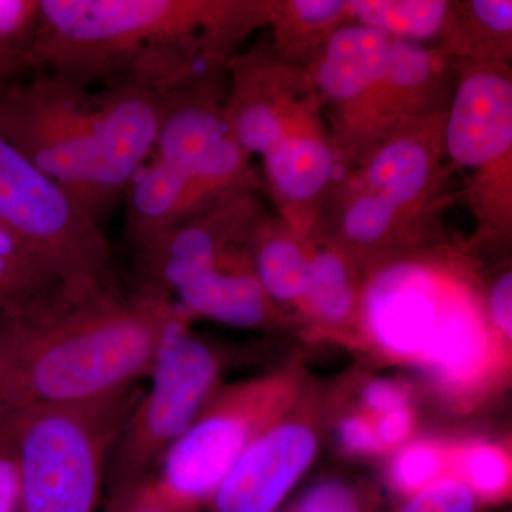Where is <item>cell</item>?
<instances>
[{
  "instance_id": "obj_35",
  "label": "cell",
  "mask_w": 512,
  "mask_h": 512,
  "mask_svg": "<svg viewBox=\"0 0 512 512\" xmlns=\"http://www.w3.org/2000/svg\"><path fill=\"white\" fill-rule=\"evenodd\" d=\"M412 423L413 417L409 407L383 414L376 431L382 446H394L406 439L412 430Z\"/></svg>"
},
{
  "instance_id": "obj_7",
  "label": "cell",
  "mask_w": 512,
  "mask_h": 512,
  "mask_svg": "<svg viewBox=\"0 0 512 512\" xmlns=\"http://www.w3.org/2000/svg\"><path fill=\"white\" fill-rule=\"evenodd\" d=\"M138 384L80 404L23 406L0 431L19 473L16 512H96L111 448L140 400Z\"/></svg>"
},
{
  "instance_id": "obj_18",
  "label": "cell",
  "mask_w": 512,
  "mask_h": 512,
  "mask_svg": "<svg viewBox=\"0 0 512 512\" xmlns=\"http://www.w3.org/2000/svg\"><path fill=\"white\" fill-rule=\"evenodd\" d=\"M350 22L349 0H272L269 47L282 62L308 69L330 37Z\"/></svg>"
},
{
  "instance_id": "obj_4",
  "label": "cell",
  "mask_w": 512,
  "mask_h": 512,
  "mask_svg": "<svg viewBox=\"0 0 512 512\" xmlns=\"http://www.w3.org/2000/svg\"><path fill=\"white\" fill-rule=\"evenodd\" d=\"M225 117L238 146L261 157L279 218L302 237L316 235L342 168L308 69L282 62L269 45L241 50L227 64Z\"/></svg>"
},
{
  "instance_id": "obj_30",
  "label": "cell",
  "mask_w": 512,
  "mask_h": 512,
  "mask_svg": "<svg viewBox=\"0 0 512 512\" xmlns=\"http://www.w3.org/2000/svg\"><path fill=\"white\" fill-rule=\"evenodd\" d=\"M490 315L494 325L505 336H512V274L504 272L490 292Z\"/></svg>"
},
{
  "instance_id": "obj_33",
  "label": "cell",
  "mask_w": 512,
  "mask_h": 512,
  "mask_svg": "<svg viewBox=\"0 0 512 512\" xmlns=\"http://www.w3.org/2000/svg\"><path fill=\"white\" fill-rule=\"evenodd\" d=\"M365 400L373 412L386 414L407 407V396L403 390L389 382H373L366 387Z\"/></svg>"
},
{
  "instance_id": "obj_27",
  "label": "cell",
  "mask_w": 512,
  "mask_h": 512,
  "mask_svg": "<svg viewBox=\"0 0 512 512\" xmlns=\"http://www.w3.org/2000/svg\"><path fill=\"white\" fill-rule=\"evenodd\" d=\"M26 404L12 332L8 322L0 320V431Z\"/></svg>"
},
{
  "instance_id": "obj_11",
  "label": "cell",
  "mask_w": 512,
  "mask_h": 512,
  "mask_svg": "<svg viewBox=\"0 0 512 512\" xmlns=\"http://www.w3.org/2000/svg\"><path fill=\"white\" fill-rule=\"evenodd\" d=\"M0 231L67 285L110 278L104 229L0 133Z\"/></svg>"
},
{
  "instance_id": "obj_29",
  "label": "cell",
  "mask_w": 512,
  "mask_h": 512,
  "mask_svg": "<svg viewBox=\"0 0 512 512\" xmlns=\"http://www.w3.org/2000/svg\"><path fill=\"white\" fill-rule=\"evenodd\" d=\"M109 497V512H173L154 493L150 477Z\"/></svg>"
},
{
  "instance_id": "obj_26",
  "label": "cell",
  "mask_w": 512,
  "mask_h": 512,
  "mask_svg": "<svg viewBox=\"0 0 512 512\" xmlns=\"http://www.w3.org/2000/svg\"><path fill=\"white\" fill-rule=\"evenodd\" d=\"M441 468L439 451L417 444L406 448L393 463V483L404 493H419L437 480Z\"/></svg>"
},
{
  "instance_id": "obj_32",
  "label": "cell",
  "mask_w": 512,
  "mask_h": 512,
  "mask_svg": "<svg viewBox=\"0 0 512 512\" xmlns=\"http://www.w3.org/2000/svg\"><path fill=\"white\" fill-rule=\"evenodd\" d=\"M29 72H33L32 57L0 32V84L13 82Z\"/></svg>"
},
{
  "instance_id": "obj_6",
  "label": "cell",
  "mask_w": 512,
  "mask_h": 512,
  "mask_svg": "<svg viewBox=\"0 0 512 512\" xmlns=\"http://www.w3.org/2000/svg\"><path fill=\"white\" fill-rule=\"evenodd\" d=\"M340 168L387 138L446 111L456 60L439 50L348 23L308 67Z\"/></svg>"
},
{
  "instance_id": "obj_5",
  "label": "cell",
  "mask_w": 512,
  "mask_h": 512,
  "mask_svg": "<svg viewBox=\"0 0 512 512\" xmlns=\"http://www.w3.org/2000/svg\"><path fill=\"white\" fill-rule=\"evenodd\" d=\"M227 64H208L168 94L150 164L124 201V235L133 251L261 188L225 117Z\"/></svg>"
},
{
  "instance_id": "obj_34",
  "label": "cell",
  "mask_w": 512,
  "mask_h": 512,
  "mask_svg": "<svg viewBox=\"0 0 512 512\" xmlns=\"http://www.w3.org/2000/svg\"><path fill=\"white\" fill-rule=\"evenodd\" d=\"M18 503V467L13 458L0 448V512H16Z\"/></svg>"
},
{
  "instance_id": "obj_19",
  "label": "cell",
  "mask_w": 512,
  "mask_h": 512,
  "mask_svg": "<svg viewBox=\"0 0 512 512\" xmlns=\"http://www.w3.org/2000/svg\"><path fill=\"white\" fill-rule=\"evenodd\" d=\"M313 238H305L281 218L264 215L251 239L256 278L272 305H301Z\"/></svg>"
},
{
  "instance_id": "obj_10",
  "label": "cell",
  "mask_w": 512,
  "mask_h": 512,
  "mask_svg": "<svg viewBox=\"0 0 512 512\" xmlns=\"http://www.w3.org/2000/svg\"><path fill=\"white\" fill-rule=\"evenodd\" d=\"M444 156L471 174L468 195L483 234L512 222V72L508 62L457 60L444 121Z\"/></svg>"
},
{
  "instance_id": "obj_22",
  "label": "cell",
  "mask_w": 512,
  "mask_h": 512,
  "mask_svg": "<svg viewBox=\"0 0 512 512\" xmlns=\"http://www.w3.org/2000/svg\"><path fill=\"white\" fill-rule=\"evenodd\" d=\"M355 23L441 52L453 2L446 0H349ZM443 53V52H441Z\"/></svg>"
},
{
  "instance_id": "obj_17",
  "label": "cell",
  "mask_w": 512,
  "mask_h": 512,
  "mask_svg": "<svg viewBox=\"0 0 512 512\" xmlns=\"http://www.w3.org/2000/svg\"><path fill=\"white\" fill-rule=\"evenodd\" d=\"M490 356V336L476 303L458 291L436 339L419 363L441 386L463 390L484 376Z\"/></svg>"
},
{
  "instance_id": "obj_24",
  "label": "cell",
  "mask_w": 512,
  "mask_h": 512,
  "mask_svg": "<svg viewBox=\"0 0 512 512\" xmlns=\"http://www.w3.org/2000/svg\"><path fill=\"white\" fill-rule=\"evenodd\" d=\"M461 468L468 484L483 497H498L510 484V463L497 448H471L461 458Z\"/></svg>"
},
{
  "instance_id": "obj_25",
  "label": "cell",
  "mask_w": 512,
  "mask_h": 512,
  "mask_svg": "<svg viewBox=\"0 0 512 512\" xmlns=\"http://www.w3.org/2000/svg\"><path fill=\"white\" fill-rule=\"evenodd\" d=\"M396 512H476V497L464 481L437 478Z\"/></svg>"
},
{
  "instance_id": "obj_13",
  "label": "cell",
  "mask_w": 512,
  "mask_h": 512,
  "mask_svg": "<svg viewBox=\"0 0 512 512\" xmlns=\"http://www.w3.org/2000/svg\"><path fill=\"white\" fill-rule=\"evenodd\" d=\"M264 215L256 195H245L151 239L134 251L131 295L174 301L175 291L191 276L231 245L251 237Z\"/></svg>"
},
{
  "instance_id": "obj_28",
  "label": "cell",
  "mask_w": 512,
  "mask_h": 512,
  "mask_svg": "<svg viewBox=\"0 0 512 512\" xmlns=\"http://www.w3.org/2000/svg\"><path fill=\"white\" fill-rule=\"evenodd\" d=\"M289 512H367L359 494L349 485L329 481L316 485Z\"/></svg>"
},
{
  "instance_id": "obj_21",
  "label": "cell",
  "mask_w": 512,
  "mask_h": 512,
  "mask_svg": "<svg viewBox=\"0 0 512 512\" xmlns=\"http://www.w3.org/2000/svg\"><path fill=\"white\" fill-rule=\"evenodd\" d=\"M67 286L0 231V320L16 323L39 316L55 305Z\"/></svg>"
},
{
  "instance_id": "obj_20",
  "label": "cell",
  "mask_w": 512,
  "mask_h": 512,
  "mask_svg": "<svg viewBox=\"0 0 512 512\" xmlns=\"http://www.w3.org/2000/svg\"><path fill=\"white\" fill-rule=\"evenodd\" d=\"M441 52L453 60H498L510 63L511 0L453 2Z\"/></svg>"
},
{
  "instance_id": "obj_8",
  "label": "cell",
  "mask_w": 512,
  "mask_h": 512,
  "mask_svg": "<svg viewBox=\"0 0 512 512\" xmlns=\"http://www.w3.org/2000/svg\"><path fill=\"white\" fill-rule=\"evenodd\" d=\"M446 113L387 138L336 181L320 220L330 244L346 255L382 251L429 221L443 187Z\"/></svg>"
},
{
  "instance_id": "obj_1",
  "label": "cell",
  "mask_w": 512,
  "mask_h": 512,
  "mask_svg": "<svg viewBox=\"0 0 512 512\" xmlns=\"http://www.w3.org/2000/svg\"><path fill=\"white\" fill-rule=\"evenodd\" d=\"M32 73L0 84V133L104 229L150 160L181 83L127 72L92 90Z\"/></svg>"
},
{
  "instance_id": "obj_23",
  "label": "cell",
  "mask_w": 512,
  "mask_h": 512,
  "mask_svg": "<svg viewBox=\"0 0 512 512\" xmlns=\"http://www.w3.org/2000/svg\"><path fill=\"white\" fill-rule=\"evenodd\" d=\"M348 258L332 245L311 252L301 306L326 325L345 322L355 309V282Z\"/></svg>"
},
{
  "instance_id": "obj_3",
  "label": "cell",
  "mask_w": 512,
  "mask_h": 512,
  "mask_svg": "<svg viewBox=\"0 0 512 512\" xmlns=\"http://www.w3.org/2000/svg\"><path fill=\"white\" fill-rule=\"evenodd\" d=\"M174 309L121 292L110 276L69 285L42 315L8 323L26 403H89L138 384Z\"/></svg>"
},
{
  "instance_id": "obj_31",
  "label": "cell",
  "mask_w": 512,
  "mask_h": 512,
  "mask_svg": "<svg viewBox=\"0 0 512 512\" xmlns=\"http://www.w3.org/2000/svg\"><path fill=\"white\" fill-rule=\"evenodd\" d=\"M339 434L346 448L356 453H376L383 447L373 427L360 417L343 420Z\"/></svg>"
},
{
  "instance_id": "obj_16",
  "label": "cell",
  "mask_w": 512,
  "mask_h": 512,
  "mask_svg": "<svg viewBox=\"0 0 512 512\" xmlns=\"http://www.w3.org/2000/svg\"><path fill=\"white\" fill-rule=\"evenodd\" d=\"M251 239L222 251L175 291L174 302L188 318L239 329L261 328L271 320L275 306L256 278Z\"/></svg>"
},
{
  "instance_id": "obj_2",
  "label": "cell",
  "mask_w": 512,
  "mask_h": 512,
  "mask_svg": "<svg viewBox=\"0 0 512 512\" xmlns=\"http://www.w3.org/2000/svg\"><path fill=\"white\" fill-rule=\"evenodd\" d=\"M272 0H40L35 70L92 87L146 64L228 63Z\"/></svg>"
},
{
  "instance_id": "obj_15",
  "label": "cell",
  "mask_w": 512,
  "mask_h": 512,
  "mask_svg": "<svg viewBox=\"0 0 512 512\" xmlns=\"http://www.w3.org/2000/svg\"><path fill=\"white\" fill-rule=\"evenodd\" d=\"M315 454L316 437L308 427H266L212 495V512H275Z\"/></svg>"
},
{
  "instance_id": "obj_12",
  "label": "cell",
  "mask_w": 512,
  "mask_h": 512,
  "mask_svg": "<svg viewBox=\"0 0 512 512\" xmlns=\"http://www.w3.org/2000/svg\"><path fill=\"white\" fill-rule=\"evenodd\" d=\"M214 394L150 476L154 493L173 512H194L210 503L272 416L275 390L269 382L242 384L221 396Z\"/></svg>"
},
{
  "instance_id": "obj_14",
  "label": "cell",
  "mask_w": 512,
  "mask_h": 512,
  "mask_svg": "<svg viewBox=\"0 0 512 512\" xmlns=\"http://www.w3.org/2000/svg\"><path fill=\"white\" fill-rule=\"evenodd\" d=\"M456 292L423 266H392L377 276L366 293L370 335L384 352L420 362Z\"/></svg>"
},
{
  "instance_id": "obj_9",
  "label": "cell",
  "mask_w": 512,
  "mask_h": 512,
  "mask_svg": "<svg viewBox=\"0 0 512 512\" xmlns=\"http://www.w3.org/2000/svg\"><path fill=\"white\" fill-rule=\"evenodd\" d=\"M191 319L175 309L148 377L151 386L111 448L106 467L110 494L146 480L175 441L190 429L217 392L221 359L191 332Z\"/></svg>"
}]
</instances>
